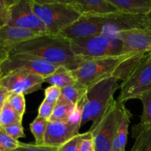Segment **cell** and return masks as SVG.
Instances as JSON below:
<instances>
[{"label":"cell","mask_w":151,"mask_h":151,"mask_svg":"<svg viewBox=\"0 0 151 151\" xmlns=\"http://www.w3.org/2000/svg\"><path fill=\"white\" fill-rule=\"evenodd\" d=\"M17 54L35 56L52 64L65 66L71 71L78 69L86 60L73 52L69 40L50 34H43L18 44L10 55Z\"/></svg>","instance_id":"1"},{"label":"cell","mask_w":151,"mask_h":151,"mask_svg":"<svg viewBox=\"0 0 151 151\" xmlns=\"http://www.w3.org/2000/svg\"><path fill=\"white\" fill-rule=\"evenodd\" d=\"M119 80L114 77L103 80L88 88L81 100L82 104L81 126L91 121L97 123L114 100V95L119 88Z\"/></svg>","instance_id":"2"},{"label":"cell","mask_w":151,"mask_h":151,"mask_svg":"<svg viewBox=\"0 0 151 151\" xmlns=\"http://www.w3.org/2000/svg\"><path fill=\"white\" fill-rule=\"evenodd\" d=\"M35 13L45 26L47 34L58 35L81 17L66 1L32 0Z\"/></svg>","instance_id":"3"},{"label":"cell","mask_w":151,"mask_h":151,"mask_svg":"<svg viewBox=\"0 0 151 151\" xmlns=\"http://www.w3.org/2000/svg\"><path fill=\"white\" fill-rule=\"evenodd\" d=\"M137 53L86 59L79 67L72 71L75 81L88 89L103 80L113 77L117 68L127 59Z\"/></svg>","instance_id":"4"},{"label":"cell","mask_w":151,"mask_h":151,"mask_svg":"<svg viewBox=\"0 0 151 151\" xmlns=\"http://www.w3.org/2000/svg\"><path fill=\"white\" fill-rule=\"evenodd\" d=\"M70 47L75 55L86 59L123 54V44L119 38L103 34L74 39L70 41Z\"/></svg>","instance_id":"5"},{"label":"cell","mask_w":151,"mask_h":151,"mask_svg":"<svg viewBox=\"0 0 151 151\" xmlns=\"http://www.w3.org/2000/svg\"><path fill=\"white\" fill-rule=\"evenodd\" d=\"M117 100L125 103L132 99H139L151 89V52L146 53L128 74L119 85Z\"/></svg>","instance_id":"6"},{"label":"cell","mask_w":151,"mask_h":151,"mask_svg":"<svg viewBox=\"0 0 151 151\" xmlns=\"http://www.w3.org/2000/svg\"><path fill=\"white\" fill-rule=\"evenodd\" d=\"M119 101L114 100L101 119L91 125L89 132L92 134L96 151H112V142L116 134L119 111Z\"/></svg>","instance_id":"7"},{"label":"cell","mask_w":151,"mask_h":151,"mask_svg":"<svg viewBox=\"0 0 151 151\" xmlns=\"http://www.w3.org/2000/svg\"><path fill=\"white\" fill-rule=\"evenodd\" d=\"M58 67L57 65L30 55H11L0 66V80L7 74L17 70L27 71L45 78L52 74Z\"/></svg>","instance_id":"8"},{"label":"cell","mask_w":151,"mask_h":151,"mask_svg":"<svg viewBox=\"0 0 151 151\" xmlns=\"http://www.w3.org/2000/svg\"><path fill=\"white\" fill-rule=\"evenodd\" d=\"M7 25L29 29L40 35L47 34L45 26L34 11L32 0H16L10 7Z\"/></svg>","instance_id":"9"},{"label":"cell","mask_w":151,"mask_h":151,"mask_svg":"<svg viewBox=\"0 0 151 151\" xmlns=\"http://www.w3.org/2000/svg\"><path fill=\"white\" fill-rule=\"evenodd\" d=\"M44 83V77L24 70L13 71L0 80V86L10 93L24 95L41 89Z\"/></svg>","instance_id":"10"},{"label":"cell","mask_w":151,"mask_h":151,"mask_svg":"<svg viewBox=\"0 0 151 151\" xmlns=\"http://www.w3.org/2000/svg\"><path fill=\"white\" fill-rule=\"evenodd\" d=\"M106 16H81L78 20L63 29L58 35L69 41L102 34Z\"/></svg>","instance_id":"11"},{"label":"cell","mask_w":151,"mask_h":151,"mask_svg":"<svg viewBox=\"0 0 151 151\" xmlns=\"http://www.w3.org/2000/svg\"><path fill=\"white\" fill-rule=\"evenodd\" d=\"M41 35L29 29L5 25L0 29V66L10 56L16 46Z\"/></svg>","instance_id":"12"},{"label":"cell","mask_w":151,"mask_h":151,"mask_svg":"<svg viewBox=\"0 0 151 151\" xmlns=\"http://www.w3.org/2000/svg\"><path fill=\"white\" fill-rule=\"evenodd\" d=\"M123 44L122 53H147L151 52V30L145 28L125 30L118 33Z\"/></svg>","instance_id":"13"},{"label":"cell","mask_w":151,"mask_h":151,"mask_svg":"<svg viewBox=\"0 0 151 151\" xmlns=\"http://www.w3.org/2000/svg\"><path fill=\"white\" fill-rule=\"evenodd\" d=\"M143 16L126 14L117 12L112 14L106 15L102 34L109 37L116 38L118 33L125 30L143 28Z\"/></svg>","instance_id":"14"},{"label":"cell","mask_w":151,"mask_h":151,"mask_svg":"<svg viewBox=\"0 0 151 151\" xmlns=\"http://www.w3.org/2000/svg\"><path fill=\"white\" fill-rule=\"evenodd\" d=\"M80 128L69 121H49L44 145L60 147L78 135Z\"/></svg>","instance_id":"15"},{"label":"cell","mask_w":151,"mask_h":151,"mask_svg":"<svg viewBox=\"0 0 151 151\" xmlns=\"http://www.w3.org/2000/svg\"><path fill=\"white\" fill-rule=\"evenodd\" d=\"M66 2L81 16H105L119 12L109 0H69Z\"/></svg>","instance_id":"16"},{"label":"cell","mask_w":151,"mask_h":151,"mask_svg":"<svg viewBox=\"0 0 151 151\" xmlns=\"http://www.w3.org/2000/svg\"><path fill=\"white\" fill-rule=\"evenodd\" d=\"M121 13L145 16L151 10V0H109Z\"/></svg>","instance_id":"17"},{"label":"cell","mask_w":151,"mask_h":151,"mask_svg":"<svg viewBox=\"0 0 151 151\" xmlns=\"http://www.w3.org/2000/svg\"><path fill=\"white\" fill-rule=\"evenodd\" d=\"M132 135L135 142L131 151H151V123L134 125Z\"/></svg>","instance_id":"18"},{"label":"cell","mask_w":151,"mask_h":151,"mask_svg":"<svg viewBox=\"0 0 151 151\" xmlns=\"http://www.w3.org/2000/svg\"><path fill=\"white\" fill-rule=\"evenodd\" d=\"M119 103L120 104H119V116H118L117 125H116V134L119 138L122 150L125 151L127 138H128V126L131 122V118L132 117V114L125 106V103L120 101Z\"/></svg>","instance_id":"19"},{"label":"cell","mask_w":151,"mask_h":151,"mask_svg":"<svg viewBox=\"0 0 151 151\" xmlns=\"http://www.w3.org/2000/svg\"><path fill=\"white\" fill-rule=\"evenodd\" d=\"M75 82L72 71L63 66H58L52 74L44 78V83H47L50 86H55L60 89Z\"/></svg>","instance_id":"20"},{"label":"cell","mask_w":151,"mask_h":151,"mask_svg":"<svg viewBox=\"0 0 151 151\" xmlns=\"http://www.w3.org/2000/svg\"><path fill=\"white\" fill-rule=\"evenodd\" d=\"M87 88L76 81L73 84L61 88V94L58 101H64L77 105L87 91Z\"/></svg>","instance_id":"21"},{"label":"cell","mask_w":151,"mask_h":151,"mask_svg":"<svg viewBox=\"0 0 151 151\" xmlns=\"http://www.w3.org/2000/svg\"><path fill=\"white\" fill-rule=\"evenodd\" d=\"M48 123V120L37 116L29 125L31 133L35 138V145H43L44 144V138Z\"/></svg>","instance_id":"22"},{"label":"cell","mask_w":151,"mask_h":151,"mask_svg":"<svg viewBox=\"0 0 151 151\" xmlns=\"http://www.w3.org/2000/svg\"><path fill=\"white\" fill-rule=\"evenodd\" d=\"M76 105L64 101H58L55 106L50 121H68Z\"/></svg>","instance_id":"23"},{"label":"cell","mask_w":151,"mask_h":151,"mask_svg":"<svg viewBox=\"0 0 151 151\" xmlns=\"http://www.w3.org/2000/svg\"><path fill=\"white\" fill-rule=\"evenodd\" d=\"M23 117L18 114L6 100L2 106L0 114V128H4L13 123L22 122Z\"/></svg>","instance_id":"24"},{"label":"cell","mask_w":151,"mask_h":151,"mask_svg":"<svg viewBox=\"0 0 151 151\" xmlns=\"http://www.w3.org/2000/svg\"><path fill=\"white\" fill-rule=\"evenodd\" d=\"M7 102L12 109L19 115L23 117L26 110V102L24 94L11 93L7 98Z\"/></svg>","instance_id":"25"},{"label":"cell","mask_w":151,"mask_h":151,"mask_svg":"<svg viewBox=\"0 0 151 151\" xmlns=\"http://www.w3.org/2000/svg\"><path fill=\"white\" fill-rule=\"evenodd\" d=\"M142 103L143 111L141 115L142 124L151 123V89L145 92L139 99Z\"/></svg>","instance_id":"26"},{"label":"cell","mask_w":151,"mask_h":151,"mask_svg":"<svg viewBox=\"0 0 151 151\" xmlns=\"http://www.w3.org/2000/svg\"><path fill=\"white\" fill-rule=\"evenodd\" d=\"M20 142L7 135L0 128V151H13L19 147Z\"/></svg>","instance_id":"27"},{"label":"cell","mask_w":151,"mask_h":151,"mask_svg":"<svg viewBox=\"0 0 151 151\" xmlns=\"http://www.w3.org/2000/svg\"><path fill=\"white\" fill-rule=\"evenodd\" d=\"M7 134L16 140H19V139L25 137L24 128L22 126V122H16L12 125H7L4 128H0Z\"/></svg>","instance_id":"28"},{"label":"cell","mask_w":151,"mask_h":151,"mask_svg":"<svg viewBox=\"0 0 151 151\" xmlns=\"http://www.w3.org/2000/svg\"><path fill=\"white\" fill-rule=\"evenodd\" d=\"M61 89L55 86H50L47 87L44 91V100L47 103H50L55 106L60 99Z\"/></svg>","instance_id":"29"},{"label":"cell","mask_w":151,"mask_h":151,"mask_svg":"<svg viewBox=\"0 0 151 151\" xmlns=\"http://www.w3.org/2000/svg\"><path fill=\"white\" fill-rule=\"evenodd\" d=\"M79 151H96L92 134L89 131L82 134Z\"/></svg>","instance_id":"30"},{"label":"cell","mask_w":151,"mask_h":151,"mask_svg":"<svg viewBox=\"0 0 151 151\" xmlns=\"http://www.w3.org/2000/svg\"><path fill=\"white\" fill-rule=\"evenodd\" d=\"M17 150L19 151H58V147L48 145H38L35 144H27L20 142Z\"/></svg>","instance_id":"31"},{"label":"cell","mask_w":151,"mask_h":151,"mask_svg":"<svg viewBox=\"0 0 151 151\" xmlns=\"http://www.w3.org/2000/svg\"><path fill=\"white\" fill-rule=\"evenodd\" d=\"M54 108L55 105L50 104V103H48L44 101V100H43L42 103L39 106V108H38V116H37L50 121V118L52 115Z\"/></svg>","instance_id":"32"},{"label":"cell","mask_w":151,"mask_h":151,"mask_svg":"<svg viewBox=\"0 0 151 151\" xmlns=\"http://www.w3.org/2000/svg\"><path fill=\"white\" fill-rule=\"evenodd\" d=\"M82 134H78L69 142L58 147V151H79L80 142Z\"/></svg>","instance_id":"33"},{"label":"cell","mask_w":151,"mask_h":151,"mask_svg":"<svg viewBox=\"0 0 151 151\" xmlns=\"http://www.w3.org/2000/svg\"><path fill=\"white\" fill-rule=\"evenodd\" d=\"M10 7L0 11V29L7 24V22H8L9 19V13H10Z\"/></svg>","instance_id":"34"},{"label":"cell","mask_w":151,"mask_h":151,"mask_svg":"<svg viewBox=\"0 0 151 151\" xmlns=\"http://www.w3.org/2000/svg\"><path fill=\"white\" fill-rule=\"evenodd\" d=\"M10 94L11 93L7 91L5 88L0 86V106H2L4 105Z\"/></svg>","instance_id":"35"},{"label":"cell","mask_w":151,"mask_h":151,"mask_svg":"<svg viewBox=\"0 0 151 151\" xmlns=\"http://www.w3.org/2000/svg\"><path fill=\"white\" fill-rule=\"evenodd\" d=\"M142 25L143 28L151 30V10L148 13L143 16Z\"/></svg>","instance_id":"36"},{"label":"cell","mask_w":151,"mask_h":151,"mask_svg":"<svg viewBox=\"0 0 151 151\" xmlns=\"http://www.w3.org/2000/svg\"><path fill=\"white\" fill-rule=\"evenodd\" d=\"M16 0H0V11L9 8Z\"/></svg>","instance_id":"37"},{"label":"cell","mask_w":151,"mask_h":151,"mask_svg":"<svg viewBox=\"0 0 151 151\" xmlns=\"http://www.w3.org/2000/svg\"><path fill=\"white\" fill-rule=\"evenodd\" d=\"M1 108H2V106H0V114H1Z\"/></svg>","instance_id":"38"},{"label":"cell","mask_w":151,"mask_h":151,"mask_svg":"<svg viewBox=\"0 0 151 151\" xmlns=\"http://www.w3.org/2000/svg\"><path fill=\"white\" fill-rule=\"evenodd\" d=\"M13 151H19V150H17V149H16V150H13Z\"/></svg>","instance_id":"39"},{"label":"cell","mask_w":151,"mask_h":151,"mask_svg":"<svg viewBox=\"0 0 151 151\" xmlns=\"http://www.w3.org/2000/svg\"></svg>","instance_id":"40"}]
</instances>
